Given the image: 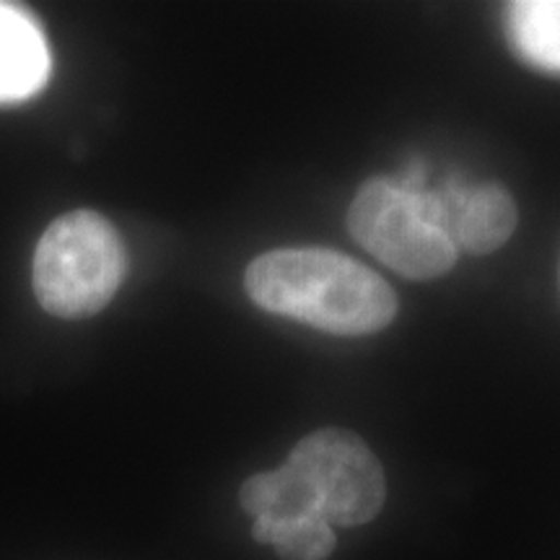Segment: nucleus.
Wrapping results in <instances>:
<instances>
[{"mask_svg": "<svg viewBox=\"0 0 560 560\" xmlns=\"http://www.w3.org/2000/svg\"><path fill=\"white\" fill-rule=\"evenodd\" d=\"M50 55L26 11L0 3V102L26 100L45 86Z\"/></svg>", "mask_w": 560, "mask_h": 560, "instance_id": "6", "label": "nucleus"}, {"mask_svg": "<svg viewBox=\"0 0 560 560\" xmlns=\"http://www.w3.org/2000/svg\"><path fill=\"white\" fill-rule=\"evenodd\" d=\"M125 272L128 252L117 229L94 210H73L55 219L37 242L34 296L52 317H94L115 299Z\"/></svg>", "mask_w": 560, "mask_h": 560, "instance_id": "2", "label": "nucleus"}, {"mask_svg": "<svg viewBox=\"0 0 560 560\" xmlns=\"http://www.w3.org/2000/svg\"><path fill=\"white\" fill-rule=\"evenodd\" d=\"M289 465L310 482L319 514L332 527H359L384 506V472L366 441L342 429H322L293 446Z\"/></svg>", "mask_w": 560, "mask_h": 560, "instance_id": "4", "label": "nucleus"}, {"mask_svg": "<svg viewBox=\"0 0 560 560\" xmlns=\"http://www.w3.org/2000/svg\"><path fill=\"white\" fill-rule=\"evenodd\" d=\"M240 501L255 522H285L319 514L317 495L289 462L278 470L252 475L240 490Z\"/></svg>", "mask_w": 560, "mask_h": 560, "instance_id": "7", "label": "nucleus"}, {"mask_svg": "<svg viewBox=\"0 0 560 560\" xmlns=\"http://www.w3.org/2000/svg\"><path fill=\"white\" fill-rule=\"evenodd\" d=\"M509 39L532 68L560 75V0H520L506 9Z\"/></svg>", "mask_w": 560, "mask_h": 560, "instance_id": "8", "label": "nucleus"}, {"mask_svg": "<svg viewBox=\"0 0 560 560\" xmlns=\"http://www.w3.org/2000/svg\"><path fill=\"white\" fill-rule=\"evenodd\" d=\"M348 229L369 255L405 278H441L457 262L436 195L405 192L392 177L369 179L355 192Z\"/></svg>", "mask_w": 560, "mask_h": 560, "instance_id": "3", "label": "nucleus"}, {"mask_svg": "<svg viewBox=\"0 0 560 560\" xmlns=\"http://www.w3.org/2000/svg\"><path fill=\"white\" fill-rule=\"evenodd\" d=\"M252 537L276 548L283 560H325L335 550V527L319 514L285 522H255Z\"/></svg>", "mask_w": 560, "mask_h": 560, "instance_id": "9", "label": "nucleus"}, {"mask_svg": "<svg viewBox=\"0 0 560 560\" xmlns=\"http://www.w3.org/2000/svg\"><path fill=\"white\" fill-rule=\"evenodd\" d=\"M433 195L454 247L472 255H490L503 247L520 221L511 192L495 182L467 185L465 179H452Z\"/></svg>", "mask_w": 560, "mask_h": 560, "instance_id": "5", "label": "nucleus"}, {"mask_svg": "<svg viewBox=\"0 0 560 560\" xmlns=\"http://www.w3.org/2000/svg\"><path fill=\"white\" fill-rule=\"evenodd\" d=\"M249 299L332 335H371L397 317V296L374 270L322 247L272 249L247 268Z\"/></svg>", "mask_w": 560, "mask_h": 560, "instance_id": "1", "label": "nucleus"}]
</instances>
